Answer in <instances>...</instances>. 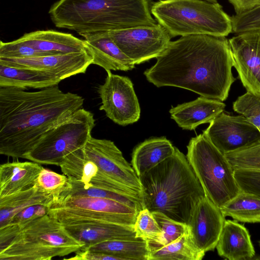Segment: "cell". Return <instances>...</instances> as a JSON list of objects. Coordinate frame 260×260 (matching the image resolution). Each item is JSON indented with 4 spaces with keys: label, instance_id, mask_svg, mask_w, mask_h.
Wrapping results in <instances>:
<instances>
[{
    "label": "cell",
    "instance_id": "obj_1",
    "mask_svg": "<svg viewBox=\"0 0 260 260\" xmlns=\"http://www.w3.org/2000/svg\"><path fill=\"white\" fill-rule=\"evenodd\" d=\"M233 67L225 37L192 35L171 41L144 75L157 87H177L223 102L236 80Z\"/></svg>",
    "mask_w": 260,
    "mask_h": 260
},
{
    "label": "cell",
    "instance_id": "obj_2",
    "mask_svg": "<svg viewBox=\"0 0 260 260\" xmlns=\"http://www.w3.org/2000/svg\"><path fill=\"white\" fill-rule=\"evenodd\" d=\"M84 101L58 85L35 91L0 87V154L25 158L47 131L82 108Z\"/></svg>",
    "mask_w": 260,
    "mask_h": 260
},
{
    "label": "cell",
    "instance_id": "obj_3",
    "mask_svg": "<svg viewBox=\"0 0 260 260\" xmlns=\"http://www.w3.org/2000/svg\"><path fill=\"white\" fill-rule=\"evenodd\" d=\"M139 178L143 208L186 224L206 196L186 156L176 147L172 155Z\"/></svg>",
    "mask_w": 260,
    "mask_h": 260
},
{
    "label": "cell",
    "instance_id": "obj_4",
    "mask_svg": "<svg viewBox=\"0 0 260 260\" xmlns=\"http://www.w3.org/2000/svg\"><path fill=\"white\" fill-rule=\"evenodd\" d=\"M151 0H59L49 14L56 27L83 34L154 25Z\"/></svg>",
    "mask_w": 260,
    "mask_h": 260
},
{
    "label": "cell",
    "instance_id": "obj_5",
    "mask_svg": "<svg viewBox=\"0 0 260 260\" xmlns=\"http://www.w3.org/2000/svg\"><path fill=\"white\" fill-rule=\"evenodd\" d=\"M4 228L12 238L0 247L1 260H50L84 246L48 213L17 227Z\"/></svg>",
    "mask_w": 260,
    "mask_h": 260
},
{
    "label": "cell",
    "instance_id": "obj_6",
    "mask_svg": "<svg viewBox=\"0 0 260 260\" xmlns=\"http://www.w3.org/2000/svg\"><path fill=\"white\" fill-rule=\"evenodd\" d=\"M151 14L171 37L207 35L228 36L233 32L231 17L218 3L204 0H159Z\"/></svg>",
    "mask_w": 260,
    "mask_h": 260
},
{
    "label": "cell",
    "instance_id": "obj_7",
    "mask_svg": "<svg viewBox=\"0 0 260 260\" xmlns=\"http://www.w3.org/2000/svg\"><path fill=\"white\" fill-rule=\"evenodd\" d=\"M187 150V159L206 196L216 206L221 208L240 192L231 165L203 134L192 138Z\"/></svg>",
    "mask_w": 260,
    "mask_h": 260
},
{
    "label": "cell",
    "instance_id": "obj_8",
    "mask_svg": "<svg viewBox=\"0 0 260 260\" xmlns=\"http://www.w3.org/2000/svg\"><path fill=\"white\" fill-rule=\"evenodd\" d=\"M95 125L93 114L81 108L47 131L25 158L60 166L70 153L84 146Z\"/></svg>",
    "mask_w": 260,
    "mask_h": 260
},
{
    "label": "cell",
    "instance_id": "obj_9",
    "mask_svg": "<svg viewBox=\"0 0 260 260\" xmlns=\"http://www.w3.org/2000/svg\"><path fill=\"white\" fill-rule=\"evenodd\" d=\"M109 34L135 64L156 58L168 47L172 38L158 23L111 30Z\"/></svg>",
    "mask_w": 260,
    "mask_h": 260
},
{
    "label": "cell",
    "instance_id": "obj_10",
    "mask_svg": "<svg viewBox=\"0 0 260 260\" xmlns=\"http://www.w3.org/2000/svg\"><path fill=\"white\" fill-rule=\"evenodd\" d=\"M104 83L98 92L102 101L100 110L114 123L122 126L133 124L140 117L141 109L131 79L107 72Z\"/></svg>",
    "mask_w": 260,
    "mask_h": 260
},
{
    "label": "cell",
    "instance_id": "obj_11",
    "mask_svg": "<svg viewBox=\"0 0 260 260\" xmlns=\"http://www.w3.org/2000/svg\"><path fill=\"white\" fill-rule=\"evenodd\" d=\"M83 151L86 158L95 163L110 179L141 196L142 186L139 177L113 141L91 136Z\"/></svg>",
    "mask_w": 260,
    "mask_h": 260
},
{
    "label": "cell",
    "instance_id": "obj_12",
    "mask_svg": "<svg viewBox=\"0 0 260 260\" xmlns=\"http://www.w3.org/2000/svg\"><path fill=\"white\" fill-rule=\"evenodd\" d=\"M203 134L223 154L260 142L259 129L245 117L223 112L210 123Z\"/></svg>",
    "mask_w": 260,
    "mask_h": 260
},
{
    "label": "cell",
    "instance_id": "obj_13",
    "mask_svg": "<svg viewBox=\"0 0 260 260\" xmlns=\"http://www.w3.org/2000/svg\"><path fill=\"white\" fill-rule=\"evenodd\" d=\"M92 61L90 51L29 57L0 56V64L41 71L60 82L71 76L85 73Z\"/></svg>",
    "mask_w": 260,
    "mask_h": 260
},
{
    "label": "cell",
    "instance_id": "obj_14",
    "mask_svg": "<svg viewBox=\"0 0 260 260\" xmlns=\"http://www.w3.org/2000/svg\"><path fill=\"white\" fill-rule=\"evenodd\" d=\"M229 41L241 83L247 91L260 97V29L237 34Z\"/></svg>",
    "mask_w": 260,
    "mask_h": 260
},
{
    "label": "cell",
    "instance_id": "obj_15",
    "mask_svg": "<svg viewBox=\"0 0 260 260\" xmlns=\"http://www.w3.org/2000/svg\"><path fill=\"white\" fill-rule=\"evenodd\" d=\"M225 217L220 208L206 196L198 203L187 226L190 238L199 250L205 253L214 250Z\"/></svg>",
    "mask_w": 260,
    "mask_h": 260
},
{
    "label": "cell",
    "instance_id": "obj_16",
    "mask_svg": "<svg viewBox=\"0 0 260 260\" xmlns=\"http://www.w3.org/2000/svg\"><path fill=\"white\" fill-rule=\"evenodd\" d=\"M81 36L91 52L92 64L102 67L106 72L128 71L135 68L134 63L119 48L109 31L89 32Z\"/></svg>",
    "mask_w": 260,
    "mask_h": 260
},
{
    "label": "cell",
    "instance_id": "obj_17",
    "mask_svg": "<svg viewBox=\"0 0 260 260\" xmlns=\"http://www.w3.org/2000/svg\"><path fill=\"white\" fill-rule=\"evenodd\" d=\"M222 101L200 96L196 100L172 107L171 118L183 129L193 130L199 125L210 123L223 112Z\"/></svg>",
    "mask_w": 260,
    "mask_h": 260
},
{
    "label": "cell",
    "instance_id": "obj_18",
    "mask_svg": "<svg viewBox=\"0 0 260 260\" xmlns=\"http://www.w3.org/2000/svg\"><path fill=\"white\" fill-rule=\"evenodd\" d=\"M36 50L47 54H67L90 51L85 40L71 34L54 30H36L18 39Z\"/></svg>",
    "mask_w": 260,
    "mask_h": 260
},
{
    "label": "cell",
    "instance_id": "obj_19",
    "mask_svg": "<svg viewBox=\"0 0 260 260\" xmlns=\"http://www.w3.org/2000/svg\"><path fill=\"white\" fill-rule=\"evenodd\" d=\"M71 235L88 246L101 242L136 238L134 225L103 221H91L63 224Z\"/></svg>",
    "mask_w": 260,
    "mask_h": 260
},
{
    "label": "cell",
    "instance_id": "obj_20",
    "mask_svg": "<svg viewBox=\"0 0 260 260\" xmlns=\"http://www.w3.org/2000/svg\"><path fill=\"white\" fill-rule=\"evenodd\" d=\"M216 248L229 260L253 259L255 250L248 230L236 220H225Z\"/></svg>",
    "mask_w": 260,
    "mask_h": 260
},
{
    "label": "cell",
    "instance_id": "obj_21",
    "mask_svg": "<svg viewBox=\"0 0 260 260\" xmlns=\"http://www.w3.org/2000/svg\"><path fill=\"white\" fill-rule=\"evenodd\" d=\"M43 168L34 161L7 162L0 166V198L34 186Z\"/></svg>",
    "mask_w": 260,
    "mask_h": 260
},
{
    "label": "cell",
    "instance_id": "obj_22",
    "mask_svg": "<svg viewBox=\"0 0 260 260\" xmlns=\"http://www.w3.org/2000/svg\"><path fill=\"white\" fill-rule=\"evenodd\" d=\"M175 147L165 137L145 140L133 150L131 164L138 177L172 155Z\"/></svg>",
    "mask_w": 260,
    "mask_h": 260
},
{
    "label": "cell",
    "instance_id": "obj_23",
    "mask_svg": "<svg viewBox=\"0 0 260 260\" xmlns=\"http://www.w3.org/2000/svg\"><path fill=\"white\" fill-rule=\"evenodd\" d=\"M53 199L54 193L44 190L37 183L30 188L0 198V227L7 224L17 213L30 206L43 204L50 208Z\"/></svg>",
    "mask_w": 260,
    "mask_h": 260
},
{
    "label": "cell",
    "instance_id": "obj_24",
    "mask_svg": "<svg viewBox=\"0 0 260 260\" xmlns=\"http://www.w3.org/2000/svg\"><path fill=\"white\" fill-rule=\"evenodd\" d=\"M59 82L41 71L0 64V87L43 89L57 85Z\"/></svg>",
    "mask_w": 260,
    "mask_h": 260
},
{
    "label": "cell",
    "instance_id": "obj_25",
    "mask_svg": "<svg viewBox=\"0 0 260 260\" xmlns=\"http://www.w3.org/2000/svg\"><path fill=\"white\" fill-rule=\"evenodd\" d=\"M50 207L78 208L98 212L137 217L136 209L116 200L90 197L72 196L53 199Z\"/></svg>",
    "mask_w": 260,
    "mask_h": 260
},
{
    "label": "cell",
    "instance_id": "obj_26",
    "mask_svg": "<svg viewBox=\"0 0 260 260\" xmlns=\"http://www.w3.org/2000/svg\"><path fill=\"white\" fill-rule=\"evenodd\" d=\"M81 249L113 255L121 260H148L149 252L146 241L136 237L107 241Z\"/></svg>",
    "mask_w": 260,
    "mask_h": 260
},
{
    "label": "cell",
    "instance_id": "obj_27",
    "mask_svg": "<svg viewBox=\"0 0 260 260\" xmlns=\"http://www.w3.org/2000/svg\"><path fill=\"white\" fill-rule=\"evenodd\" d=\"M68 182L54 199L66 197L79 196L103 198L117 201L139 212L143 208L141 198L121 194L86 184L81 181L68 177Z\"/></svg>",
    "mask_w": 260,
    "mask_h": 260
},
{
    "label": "cell",
    "instance_id": "obj_28",
    "mask_svg": "<svg viewBox=\"0 0 260 260\" xmlns=\"http://www.w3.org/2000/svg\"><path fill=\"white\" fill-rule=\"evenodd\" d=\"M223 215L243 223H260V196L242 191L220 208Z\"/></svg>",
    "mask_w": 260,
    "mask_h": 260
},
{
    "label": "cell",
    "instance_id": "obj_29",
    "mask_svg": "<svg viewBox=\"0 0 260 260\" xmlns=\"http://www.w3.org/2000/svg\"><path fill=\"white\" fill-rule=\"evenodd\" d=\"M205 254L195 246L187 231L170 244L149 251L148 260H201Z\"/></svg>",
    "mask_w": 260,
    "mask_h": 260
},
{
    "label": "cell",
    "instance_id": "obj_30",
    "mask_svg": "<svg viewBox=\"0 0 260 260\" xmlns=\"http://www.w3.org/2000/svg\"><path fill=\"white\" fill-rule=\"evenodd\" d=\"M152 213L161 230L162 235L157 243L146 241L149 252L170 244L187 233L186 224L173 220L160 212Z\"/></svg>",
    "mask_w": 260,
    "mask_h": 260
},
{
    "label": "cell",
    "instance_id": "obj_31",
    "mask_svg": "<svg viewBox=\"0 0 260 260\" xmlns=\"http://www.w3.org/2000/svg\"><path fill=\"white\" fill-rule=\"evenodd\" d=\"M224 155L234 171H260V142Z\"/></svg>",
    "mask_w": 260,
    "mask_h": 260
},
{
    "label": "cell",
    "instance_id": "obj_32",
    "mask_svg": "<svg viewBox=\"0 0 260 260\" xmlns=\"http://www.w3.org/2000/svg\"><path fill=\"white\" fill-rule=\"evenodd\" d=\"M136 238L147 242L157 243L162 235V231L152 212L146 208L141 210L137 215L134 225Z\"/></svg>",
    "mask_w": 260,
    "mask_h": 260
},
{
    "label": "cell",
    "instance_id": "obj_33",
    "mask_svg": "<svg viewBox=\"0 0 260 260\" xmlns=\"http://www.w3.org/2000/svg\"><path fill=\"white\" fill-rule=\"evenodd\" d=\"M233 108L254 126L260 127L259 96L247 91L233 103Z\"/></svg>",
    "mask_w": 260,
    "mask_h": 260
},
{
    "label": "cell",
    "instance_id": "obj_34",
    "mask_svg": "<svg viewBox=\"0 0 260 260\" xmlns=\"http://www.w3.org/2000/svg\"><path fill=\"white\" fill-rule=\"evenodd\" d=\"M233 32L239 34L260 29V6L244 13L231 17Z\"/></svg>",
    "mask_w": 260,
    "mask_h": 260
},
{
    "label": "cell",
    "instance_id": "obj_35",
    "mask_svg": "<svg viewBox=\"0 0 260 260\" xmlns=\"http://www.w3.org/2000/svg\"><path fill=\"white\" fill-rule=\"evenodd\" d=\"M49 55L36 50L18 39L0 43V56L6 57H29Z\"/></svg>",
    "mask_w": 260,
    "mask_h": 260
},
{
    "label": "cell",
    "instance_id": "obj_36",
    "mask_svg": "<svg viewBox=\"0 0 260 260\" xmlns=\"http://www.w3.org/2000/svg\"><path fill=\"white\" fill-rule=\"evenodd\" d=\"M234 175L241 191L260 196V171L238 169Z\"/></svg>",
    "mask_w": 260,
    "mask_h": 260
},
{
    "label": "cell",
    "instance_id": "obj_37",
    "mask_svg": "<svg viewBox=\"0 0 260 260\" xmlns=\"http://www.w3.org/2000/svg\"><path fill=\"white\" fill-rule=\"evenodd\" d=\"M68 180L65 175H60L43 168L38 176L37 184L44 190L55 194L65 186Z\"/></svg>",
    "mask_w": 260,
    "mask_h": 260
},
{
    "label": "cell",
    "instance_id": "obj_38",
    "mask_svg": "<svg viewBox=\"0 0 260 260\" xmlns=\"http://www.w3.org/2000/svg\"><path fill=\"white\" fill-rule=\"evenodd\" d=\"M49 208V206L43 204H36L30 206L15 214L4 226L9 225L17 227L21 225L47 214Z\"/></svg>",
    "mask_w": 260,
    "mask_h": 260
},
{
    "label": "cell",
    "instance_id": "obj_39",
    "mask_svg": "<svg viewBox=\"0 0 260 260\" xmlns=\"http://www.w3.org/2000/svg\"><path fill=\"white\" fill-rule=\"evenodd\" d=\"M68 259L75 260H121L120 257L113 255L82 249L75 252L74 257Z\"/></svg>",
    "mask_w": 260,
    "mask_h": 260
},
{
    "label": "cell",
    "instance_id": "obj_40",
    "mask_svg": "<svg viewBox=\"0 0 260 260\" xmlns=\"http://www.w3.org/2000/svg\"><path fill=\"white\" fill-rule=\"evenodd\" d=\"M232 5L236 14L250 11L260 6V0H228Z\"/></svg>",
    "mask_w": 260,
    "mask_h": 260
},
{
    "label": "cell",
    "instance_id": "obj_41",
    "mask_svg": "<svg viewBox=\"0 0 260 260\" xmlns=\"http://www.w3.org/2000/svg\"><path fill=\"white\" fill-rule=\"evenodd\" d=\"M211 3H217V0H204Z\"/></svg>",
    "mask_w": 260,
    "mask_h": 260
},
{
    "label": "cell",
    "instance_id": "obj_42",
    "mask_svg": "<svg viewBox=\"0 0 260 260\" xmlns=\"http://www.w3.org/2000/svg\"><path fill=\"white\" fill-rule=\"evenodd\" d=\"M258 243H259V246H260V241H259V242H258ZM257 259H260V257H258Z\"/></svg>",
    "mask_w": 260,
    "mask_h": 260
},
{
    "label": "cell",
    "instance_id": "obj_43",
    "mask_svg": "<svg viewBox=\"0 0 260 260\" xmlns=\"http://www.w3.org/2000/svg\"><path fill=\"white\" fill-rule=\"evenodd\" d=\"M258 129H259V132H260V127H259L258 128Z\"/></svg>",
    "mask_w": 260,
    "mask_h": 260
}]
</instances>
